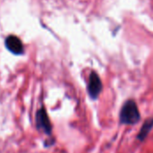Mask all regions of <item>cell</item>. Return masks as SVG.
Returning <instances> with one entry per match:
<instances>
[{
  "label": "cell",
  "instance_id": "obj_1",
  "mask_svg": "<svg viewBox=\"0 0 153 153\" xmlns=\"http://www.w3.org/2000/svg\"><path fill=\"white\" fill-rule=\"evenodd\" d=\"M141 121V113L134 99H127L122 106L119 113V124L135 125Z\"/></svg>",
  "mask_w": 153,
  "mask_h": 153
},
{
  "label": "cell",
  "instance_id": "obj_2",
  "mask_svg": "<svg viewBox=\"0 0 153 153\" xmlns=\"http://www.w3.org/2000/svg\"><path fill=\"white\" fill-rule=\"evenodd\" d=\"M103 90V84L99 74L92 70L89 76V81L87 86L88 96L91 100H97Z\"/></svg>",
  "mask_w": 153,
  "mask_h": 153
},
{
  "label": "cell",
  "instance_id": "obj_3",
  "mask_svg": "<svg viewBox=\"0 0 153 153\" xmlns=\"http://www.w3.org/2000/svg\"><path fill=\"white\" fill-rule=\"evenodd\" d=\"M36 124L38 129L43 131L46 134L50 135L52 133V125L44 107L39 109L36 113Z\"/></svg>",
  "mask_w": 153,
  "mask_h": 153
},
{
  "label": "cell",
  "instance_id": "obj_4",
  "mask_svg": "<svg viewBox=\"0 0 153 153\" xmlns=\"http://www.w3.org/2000/svg\"><path fill=\"white\" fill-rule=\"evenodd\" d=\"M5 47L9 51L15 55H21L24 51V47L22 41L15 35H9L5 39Z\"/></svg>",
  "mask_w": 153,
  "mask_h": 153
},
{
  "label": "cell",
  "instance_id": "obj_5",
  "mask_svg": "<svg viewBox=\"0 0 153 153\" xmlns=\"http://www.w3.org/2000/svg\"><path fill=\"white\" fill-rule=\"evenodd\" d=\"M153 128V116L152 117H150L148 119L145 120V122L143 123V124L142 125L138 134L136 135V139L141 142H143L148 135L150 134V133L152 132Z\"/></svg>",
  "mask_w": 153,
  "mask_h": 153
}]
</instances>
